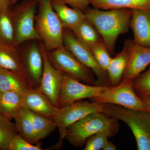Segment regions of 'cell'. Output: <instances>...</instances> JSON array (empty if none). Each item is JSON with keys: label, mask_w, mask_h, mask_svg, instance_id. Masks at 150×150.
Wrapping results in <instances>:
<instances>
[{"label": "cell", "mask_w": 150, "mask_h": 150, "mask_svg": "<svg viewBox=\"0 0 150 150\" xmlns=\"http://www.w3.org/2000/svg\"><path fill=\"white\" fill-rule=\"evenodd\" d=\"M86 18L95 27L110 52H115L119 35L129 31L132 10L129 9L102 10L88 7L84 11Z\"/></svg>", "instance_id": "cell-1"}, {"label": "cell", "mask_w": 150, "mask_h": 150, "mask_svg": "<svg viewBox=\"0 0 150 150\" xmlns=\"http://www.w3.org/2000/svg\"><path fill=\"white\" fill-rule=\"evenodd\" d=\"M118 121L104 112H93L70 126L65 139L73 146L81 147L90 137L99 132H105L109 138L112 137L119 130Z\"/></svg>", "instance_id": "cell-2"}, {"label": "cell", "mask_w": 150, "mask_h": 150, "mask_svg": "<svg viewBox=\"0 0 150 150\" xmlns=\"http://www.w3.org/2000/svg\"><path fill=\"white\" fill-rule=\"evenodd\" d=\"M103 112L129 126L135 137L138 150H150V114L147 111L106 104Z\"/></svg>", "instance_id": "cell-3"}, {"label": "cell", "mask_w": 150, "mask_h": 150, "mask_svg": "<svg viewBox=\"0 0 150 150\" xmlns=\"http://www.w3.org/2000/svg\"><path fill=\"white\" fill-rule=\"evenodd\" d=\"M35 15L36 30L47 51L64 47V28L51 5V0H39Z\"/></svg>", "instance_id": "cell-4"}, {"label": "cell", "mask_w": 150, "mask_h": 150, "mask_svg": "<svg viewBox=\"0 0 150 150\" xmlns=\"http://www.w3.org/2000/svg\"><path fill=\"white\" fill-rule=\"evenodd\" d=\"M39 0H24L11 11L17 46L28 40L41 41L35 25V12Z\"/></svg>", "instance_id": "cell-5"}, {"label": "cell", "mask_w": 150, "mask_h": 150, "mask_svg": "<svg viewBox=\"0 0 150 150\" xmlns=\"http://www.w3.org/2000/svg\"><path fill=\"white\" fill-rule=\"evenodd\" d=\"M105 104L93 101H79L59 108L53 120L59 130V142L57 146H60L66 138L68 128L75 122L95 112H103Z\"/></svg>", "instance_id": "cell-6"}, {"label": "cell", "mask_w": 150, "mask_h": 150, "mask_svg": "<svg viewBox=\"0 0 150 150\" xmlns=\"http://www.w3.org/2000/svg\"><path fill=\"white\" fill-rule=\"evenodd\" d=\"M47 55L56 69L84 83L96 85V79L92 71L64 47L47 51Z\"/></svg>", "instance_id": "cell-7"}, {"label": "cell", "mask_w": 150, "mask_h": 150, "mask_svg": "<svg viewBox=\"0 0 150 150\" xmlns=\"http://www.w3.org/2000/svg\"><path fill=\"white\" fill-rule=\"evenodd\" d=\"M133 81L122 79L117 85L107 87L93 99L102 104L116 105L133 110L147 111L144 103L134 91Z\"/></svg>", "instance_id": "cell-8"}, {"label": "cell", "mask_w": 150, "mask_h": 150, "mask_svg": "<svg viewBox=\"0 0 150 150\" xmlns=\"http://www.w3.org/2000/svg\"><path fill=\"white\" fill-rule=\"evenodd\" d=\"M63 33L64 46L86 67L92 71L96 78V85L111 86L107 71L98 65L88 48L77 40L71 30L65 29Z\"/></svg>", "instance_id": "cell-9"}, {"label": "cell", "mask_w": 150, "mask_h": 150, "mask_svg": "<svg viewBox=\"0 0 150 150\" xmlns=\"http://www.w3.org/2000/svg\"><path fill=\"white\" fill-rule=\"evenodd\" d=\"M108 86L92 85L81 82L64 73L58 108L85 98H93L99 95Z\"/></svg>", "instance_id": "cell-10"}, {"label": "cell", "mask_w": 150, "mask_h": 150, "mask_svg": "<svg viewBox=\"0 0 150 150\" xmlns=\"http://www.w3.org/2000/svg\"><path fill=\"white\" fill-rule=\"evenodd\" d=\"M39 47L43 57V71L38 88L54 106L58 108L64 72L56 69L49 61L44 44Z\"/></svg>", "instance_id": "cell-11"}, {"label": "cell", "mask_w": 150, "mask_h": 150, "mask_svg": "<svg viewBox=\"0 0 150 150\" xmlns=\"http://www.w3.org/2000/svg\"><path fill=\"white\" fill-rule=\"evenodd\" d=\"M22 108L52 119L59 108L54 106L38 87L30 89L22 95Z\"/></svg>", "instance_id": "cell-12"}, {"label": "cell", "mask_w": 150, "mask_h": 150, "mask_svg": "<svg viewBox=\"0 0 150 150\" xmlns=\"http://www.w3.org/2000/svg\"><path fill=\"white\" fill-rule=\"evenodd\" d=\"M130 48L129 64L122 79L133 80L150 65V48L134 43L127 39Z\"/></svg>", "instance_id": "cell-13"}, {"label": "cell", "mask_w": 150, "mask_h": 150, "mask_svg": "<svg viewBox=\"0 0 150 150\" xmlns=\"http://www.w3.org/2000/svg\"><path fill=\"white\" fill-rule=\"evenodd\" d=\"M0 68L15 73L33 87H36L28 74L23 56L17 46H0Z\"/></svg>", "instance_id": "cell-14"}, {"label": "cell", "mask_w": 150, "mask_h": 150, "mask_svg": "<svg viewBox=\"0 0 150 150\" xmlns=\"http://www.w3.org/2000/svg\"><path fill=\"white\" fill-rule=\"evenodd\" d=\"M130 28L134 33V43L150 48V12L132 9Z\"/></svg>", "instance_id": "cell-15"}, {"label": "cell", "mask_w": 150, "mask_h": 150, "mask_svg": "<svg viewBox=\"0 0 150 150\" xmlns=\"http://www.w3.org/2000/svg\"><path fill=\"white\" fill-rule=\"evenodd\" d=\"M23 58L30 78L35 87H38L43 71V59L40 47L33 43L28 48Z\"/></svg>", "instance_id": "cell-16"}, {"label": "cell", "mask_w": 150, "mask_h": 150, "mask_svg": "<svg viewBox=\"0 0 150 150\" xmlns=\"http://www.w3.org/2000/svg\"><path fill=\"white\" fill-rule=\"evenodd\" d=\"M51 3L64 29L71 31L86 19L83 11L69 7L64 0H51Z\"/></svg>", "instance_id": "cell-17"}, {"label": "cell", "mask_w": 150, "mask_h": 150, "mask_svg": "<svg viewBox=\"0 0 150 150\" xmlns=\"http://www.w3.org/2000/svg\"><path fill=\"white\" fill-rule=\"evenodd\" d=\"M129 56L130 48L128 40H126L123 50L112 58L106 71L111 86H116L121 82L129 64Z\"/></svg>", "instance_id": "cell-18"}, {"label": "cell", "mask_w": 150, "mask_h": 150, "mask_svg": "<svg viewBox=\"0 0 150 150\" xmlns=\"http://www.w3.org/2000/svg\"><path fill=\"white\" fill-rule=\"evenodd\" d=\"M94 8L139 9L150 12V0H89Z\"/></svg>", "instance_id": "cell-19"}, {"label": "cell", "mask_w": 150, "mask_h": 150, "mask_svg": "<svg viewBox=\"0 0 150 150\" xmlns=\"http://www.w3.org/2000/svg\"><path fill=\"white\" fill-rule=\"evenodd\" d=\"M32 88L34 87L18 75L0 68V90L2 92H14L23 95Z\"/></svg>", "instance_id": "cell-20"}, {"label": "cell", "mask_w": 150, "mask_h": 150, "mask_svg": "<svg viewBox=\"0 0 150 150\" xmlns=\"http://www.w3.org/2000/svg\"><path fill=\"white\" fill-rule=\"evenodd\" d=\"M71 31L77 40L89 50L95 44L103 40L96 28L86 18Z\"/></svg>", "instance_id": "cell-21"}, {"label": "cell", "mask_w": 150, "mask_h": 150, "mask_svg": "<svg viewBox=\"0 0 150 150\" xmlns=\"http://www.w3.org/2000/svg\"><path fill=\"white\" fill-rule=\"evenodd\" d=\"M22 108V95L14 92H2L0 110L2 115L10 119L14 118Z\"/></svg>", "instance_id": "cell-22"}, {"label": "cell", "mask_w": 150, "mask_h": 150, "mask_svg": "<svg viewBox=\"0 0 150 150\" xmlns=\"http://www.w3.org/2000/svg\"><path fill=\"white\" fill-rule=\"evenodd\" d=\"M13 119L20 135L33 144L39 142L26 109L21 108Z\"/></svg>", "instance_id": "cell-23"}, {"label": "cell", "mask_w": 150, "mask_h": 150, "mask_svg": "<svg viewBox=\"0 0 150 150\" xmlns=\"http://www.w3.org/2000/svg\"><path fill=\"white\" fill-rule=\"evenodd\" d=\"M0 46H16L15 31L10 10L0 12Z\"/></svg>", "instance_id": "cell-24"}, {"label": "cell", "mask_w": 150, "mask_h": 150, "mask_svg": "<svg viewBox=\"0 0 150 150\" xmlns=\"http://www.w3.org/2000/svg\"><path fill=\"white\" fill-rule=\"evenodd\" d=\"M26 110L39 141L46 138L56 128V123L53 119Z\"/></svg>", "instance_id": "cell-25"}, {"label": "cell", "mask_w": 150, "mask_h": 150, "mask_svg": "<svg viewBox=\"0 0 150 150\" xmlns=\"http://www.w3.org/2000/svg\"><path fill=\"white\" fill-rule=\"evenodd\" d=\"M0 115V150H10L12 140L18 134L15 123Z\"/></svg>", "instance_id": "cell-26"}, {"label": "cell", "mask_w": 150, "mask_h": 150, "mask_svg": "<svg viewBox=\"0 0 150 150\" xmlns=\"http://www.w3.org/2000/svg\"><path fill=\"white\" fill-rule=\"evenodd\" d=\"M90 50L98 65L105 71H107L112 58L103 40L95 44Z\"/></svg>", "instance_id": "cell-27"}, {"label": "cell", "mask_w": 150, "mask_h": 150, "mask_svg": "<svg viewBox=\"0 0 150 150\" xmlns=\"http://www.w3.org/2000/svg\"><path fill=\"white\" fill-rule=\"evenodd\" d=\"M133 84L134 91L139 96H150V65L147 71L133 80Z\"/></svg>", "instance_id": "cell-28"}, {"label": "cell", "mask_w": 150, "mask_h": 150, "mask_svg": "<svg viewBox=\"0 0 150 150\" xmlns=\"http://www.w3.org/2000/svg\"><path fill=\"white\" fill-rule=\"evenodd\" d=\"M109 138L105 132H99L90 137L84 145V150H100L103 149Z\"/></svg>", "instance_id": "cell-29"}, {"label": "cell", "mask_w": 150, "mask_h": 150, "mask_svg": "<svg viewBox=\"0 0 150 150\" xmlns=\"http://www.w3.org/2000/svg\"><path fill=\"white\" fill-rule=\"evenodd\" d=\"M39 145H34L28 142L19 134L13 137L11 142L10 150H42Z\"/></svg>", "instance_id": "cell-30"}, {"label": "cell", "mask_w": 150, "mask_h": 150, "mask_svg": "<svg viewBox=\"0 0 150 150\" xmlns=\"http://www.w3.org/2000/svg\"><path fill=\"white\" fill-rule=\"evenodd\" d=\"M67 4L73 8L79 9L84 11L90 4L89 0H64Z\"/></svg>", "instance_id": "cell-31"}, {"label": "cell", "mask_w": 150, "mask_h": 150, "mask_svg": "<svg viewBox=\"0 0 150 150\" xmlns=\"http://www.w3.org/2000/svg\"><path fill=\"white\" fill-rule=\"evenodd\" d=\"M11 5V0H0V12L9 9Z\"/></svg>", "instance_id": "cell-32"}, {"label": "cell", "mask_w": 150, "mask_h": 150, "mask_svg": "<svg viewBox=\"0 0 150 150\" xmlns=\"http://www.w3.org/2000/svg\"><path fill=\"white\" fill-rule=\"evenodd\" d=\"M139 96L144 103L145 107L147 110V112L150 114V96Z\"/></svg>", "instance_id": "cell-33"}, {"label": "cell", "mask_w": 150, "mask_h": 150, "mask_svg": "<svg viewBox=\"0 0 150 150\" xmlns=\"http://www.w3.org/2000/svg\"><path fill=\"white\" fill-rule=\"evenodd\" d=\"M116 149V147L115 145L110 142L108 141L106 144L105 145L103 150H115Z\"/></svg>", "instance_id": "cell-34"}, {"label": "cell", "mask_w": 150, "mask_h": 150, "mask_svg": "<svg viewBox=\"0 0 150 150\" xmlns=\"http://www.w3.org/2000/svg\"><path fill=\"white\" fill-rule=\"evenodd\" d=\"M18 0H11V4H15L17 2Z\"/></svg>", "instance_id": "cell-35"}, {"label": "cell", "mask_w": 150, "mask_h": 150, "mask_svg": "<svg viewBox=\"0 0 150 150\" xmlns=\"http://www.w3.org/2000/svg\"><path fill=\"white\" fill-rule=\"evenodd\" d=\"M2 92L0 90V101H1V96ZM0 115H2L1 114V110H0Z\"/></svg>", "instance_id": "cell-36"}]
</instances>
